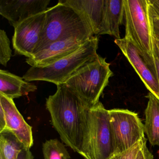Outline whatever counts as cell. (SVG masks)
<instances>
[{
	"label": "cell",
	"instance_id": "1",
	"mask_svg": "<svg viewBox=\"0 0 159 159\" xmlns=\"http://www.w3.org/2000/svg\"><path fill=\"white\" fill-rule=\"evenodd\" d=\"M57 86L55 93L46 99V108L62 141L80 154L91 107L65 84Z\"/></svg>",
	"mask_w": 159,
	"mask_h": 159
},
{
	"label": "cell",
	"instance_id": "2",
	"mask_svg": "<svg viewBox=\"0 0 159 159\" xmlns=\"http://www.w3.org/2000/svg\"><path fill=\"white\" fill-rule=\"evenodd\" d=\"M94 36L84 14L60 0L45 11L44 27L33 55L57 41L70 38L89 40Z\"/></svg>",
	"mask_w": 159,
	"mask_h": 159
},
{
	"label": "cell",
	"instance_id": "3",
	"mask_svg": "<svg viewBox=\"0 0 159 159\" xmlns=\"http://www.w3.org/2000/svg\"><path fill=\"white\" fill-rule=\"evenodd\" d=\"M98 36L86 42L81 47L70 55L47 66L31 67L23 78L27 82L44 81L57 85L65 84L85 64L98 56Z\"/></svg>",
	"mask_w": 159,
	"mask_h": 159
},
{
	"label": "cell",
	"instance_id": "4",
	"mask_svg": "<svg viewBox=\"0 0 159 159\" xmlns=\"http://www.w3.org/2000/svg\"><path fill=\"white\" fill-rule=\"evenodd\" d=\"M113 153L109 114L99 101L88 111L80 155L84 159H108Z\"/></svg>",
	"mask_w": 159,
	"mask_h": 159
},
{
	"label": "cell",
	"instance_id": "5",
	"mask_svg": "<svg viewBox=\"0 0 159 159\" xmlns=\"http://www.w3.org/2000/svg\"><path fill=\"white\" fill-rule=\"evenodd\" d=\"M106 58L98 56L85 64L65 84L90 107L96 105L113 73Z\"/></svg>",
	"mask_w": 159,
	"mask_h": 159
},
{
	"label": "cell",
	"instance_id": "6",
	"mask_svg": "<svg viewBox=\"0 0 159 159\" xmlns=\"http://www.w3.org/2000/svg\"><path fill=\"white\" fill-rule=\"evenodd\" d=\"M148 6V0H124L125 37L131 39L143 52L153 57Z\"/></svg>",
	"mask_w": 159,
	"mask_h": 159
},
{
	"label": "cell",
	"instance_id": "7",
	"mask_svg": "<svg viewBox=\"0 0 159 159\" xmlns=\"http://www.w3.org/2000/svg\"><path fill=\"white\" fill-rule=\"evenodd\" d=\"M108 111L112 154L129 149L145 137L144 125L137 113L123 109H113Z\"/></svg>",
	"mask_w": 159,
	"mask_h": 159
},
{
	"label": "cell",
	"instance_id": "8",
	"mask_svg": "<svg viewBox=\"0 0 159 159\" xmlns=\"http://www.w3.org/2000/svg\"><path fill=\"white\" fill-rule=\"evenodd\" d=\"M115 43L120 49L134 68L147 89L157 98L159 97V85L155 60L138 47L129 38L115 39Z\"/></svg>",
	"mask_w": 159,
	"mask_h": 159
},
{
	"label": "cell",
	"instance_id": "9",
	"mask_svg": "<svg viewBox=\"0 0 159 159\" xmlns=\"http://www.w3.org/2000/svg\"><path fill=\"white\" fill-rule=\"evenodd\" d=\"M45 11L31 16L14 27L12 39L15 52L27 58L33 56L44 27Z\"/></svg>",
	"mask_w": 159,
	"mask_h": 159
},
{
	"label": "cell",
	"instance_id": "10",
	"mask_svg": "<svg viewBox=\"0 0 159 159\" xmlns=\"http://www.w3.org/2000/svg\"><path fill=\"white\" fill-rule=\"evenodd\" d=\"M88 40L70 38L54 42L35 54L31 58H27L26 62L31 67L47 66L73 53Z\"/></svg>",
	"mask_w": 159,
	"mask_h": 159
},
{
	"label": "cell",
	"instance_id": "11",
	"mask_svg": "<svg viewBox=\"0 0 159 159\" xmlns=\"http://www.w3.org/2000/svg\"><path fill=\"white\" fill-rule=\"evenodd\" d=\"M50 0H0V14L14 27L33 16L45 12Z\"/></svg>",
	"mask_w": 159,
	"mask_h": 159
},
{
	"label": "cell",
	"instance_id": "12",
	"mask_svg": "<svg viewBox=\"0 0 159 159\" xmlns=\"http://www.w3.org/2000/svg\"><path fill=\"white\" fill-rule=\"evenodd\" d=\"M0 107L2 108L5 115L6 125L3 131L11 132L23 144L30 148L34 144L32 127L25 121L13 99L0 94Z\"/></svg>",
	"mask_w": 159,
	"mask_h": 159
},
{
	"label": "cell",
	"instance_id": "13",
	"mask_svg": "<svg viewBox=\"0 0 159 159\" xmlns=\"http://www.w3.org/2000/svg\"><path fill=\"white\" fill-rule=\"evenodd\" d=\"M84 14L95 36L102 35L106 0H64Z\"/></svg>",
	"mask_w": 159,
	"mask_h": 159
},
{
	"label": "cell",
	"instance_id": "14",
	"mask_svg": "<svg viewBox=\"0 0 159 159\" xmlns=\"http://www.w3.org/2000/svg\"><path fill=\"white\" fill-rule=\"evenodd\" d=\"M37 90L36 85L7 70H0V94L11 99L19 98Z\"/></svg>",
	"mask_w": 159,
	"mask_h": 159
},
{
	"label": "cell",
	"instance_id": "15",
	"mask_svg": "<svg viewBox=\"0 0 159 159\" xmlns=\"http://www.w3.org/2000/svg\"><path fill=\"white\" fill-rule=\"evenodd\" d=\"M124 18V0H106L102 35L120 39V26Z\"/></svg>",
	"mask_w": 159,
	"mask_h": 159
},
{
	"label": "cell",
	"instance_id": "16",
	"mask_svg": "<svg viewBox=\"0 0 159 159\" xmlns=\"http://www.w3.org/2000/svg\"><path fill=\"white\" fill-rule=\"evenodd\" d=\"M0 152L5 159H34L30 148L8 130L0 133Z\"/></svg>",
	"mask_w": 159,
	"mask_h": 159
},
{
	"label": "cell",
	"instance_id": "17",
	"mask_svg": "<svg viewBox=\"0 0 159 159\" xmlns=\"http://www.w3.org/2000/svg\"><path fill=\"white\" fill-rule=\"evenodd\" d=\"M146 97L144 132L151 145L159 146V99L150 92Z\"/></svg>",
	"mask_w": 159,
	"mask_h": 159
},
{
	"label": "cell",
	"instance_id": "18",
	"mask_svg": "<svg viewBox=\"0 0 159 159\" xmlns=\"http://www.w3.org/2000/svg\"><path fill=\"white\" fill-rule=\"evenodd\" d=\"M42 150L43 159H70L65 145L56 139L46 140Z\"/></svg>",
	"mask_w": 159,
	"mask_h": 159
},
{
	"label": "cell",
	"instance_id": "19",
	"mask_svg": "<svg viewBox=\"0 0 159 159\" xmlns=\"http://www.w3.org/2000/svg\"><path fill=\"white\" fill-rule=\"evenodd\" d=\"M12 56L10 41L4 30H0V64L6 66Z\"/></svg>",
	"mask_w": 159,
	"mask_h": 159
},
{
	"label": "cell",
	"instance_id": "20",
	"mask_svg": "<svg viewBox=\"0 0 159 159\" xmlns=\"http://www.w3.org/2000/svg\"><path fill=\"white\" fill-rule=\"evenodd\" d=\"M146 140L147 139L144 137L129 149L120 153L112 154L108 159H135L139 151L142 148Z\"/></svg>",
	"mask_w": 159,
	"mask_h": 159
},
{
	"label": "cell",
	"instance_id": "21",
	"mask_svg": "<svg viewBox=\"0 0 159 159\" xmlns=\"http://www.w3.org/2000/svg\"><path fill=\"white\" fill-rule=\"evenodd\" d=\"M148 15L152 36L159 39V17L155 14L149 3Z\"/></svg>",
	"mask_w": 159,
	"mask_h": 159
},
{
	"label": "cell",
	"instance_id": "22",
	"mask_svg": "<svg viewBox=\"0 0 159 159\" xmlns=\"http://www.w3.org/2000/svg\"><path fill=\"white\" fill-rule=\"evenodd\" d=\"M147 140L144 142L142 148L139 151L135 159H153L152 153L149 150L147 146Z\"/></svg>",
	"mask_w": 159,
	"mask_h": 159
},
{
	"label": "cell",
	"instance_id": "23",
	"mask_svg": "<svg viewBox=\"0 0 159 159\" xmlns=\"http://www.w3.org/2000/svg\"><path fill=\"white\" fill-rule=\"evenodd\" d=\"M153 57L155 60L156 65V70H157V77H158V83L159 85V53L158 49L155 44L153 43Z\"/></svg>",
	"mask_w": 159,
	"mask_h": 159
},
{
	"label": "cell",
	"instance_id": "24",
	"mask_svg": "<svg viewBox=\"0 0 159 159\" xmlns=\"http://www.w3.org/2000/svg\"><path fill=\"white\" fill-rule=\"evenodd\" d=\"M155 14L159 17V0H148Z\"/></svg>",
	"mask_w": 159,
	"mask_h": 159
},
{
	"label": "cell",
	"instance_id": "25",
	"mask_svg": "<svg viewBox=\"0 0 159 159\" xmlns=\"http://www.w3.org/2000/svg\"><path fill=\"white\" fill-rule=\"evenodd\" d=\"M6 125L5 115L2 108L0 107V133L3 131Z\"/></svg>",
	"mask_w": 159,
	"mask_h": 159
},
{
	"label": "cell",
	"instance_id": "26",
	"mask_svg": "<svg viewBox=\"0 0 159 159\" xmlns=\"http://www.w3.org/2000/svg\"><path fill=\"white\" fill-rule=\"evenodd\" d=\"M152 40H153V42L154 44H155L156 47H157L159 53V39L152 36Z\"/></svg>",
	"mask_w": 159,
	"mask_h": 159
},
{
	"label": "cell",
	"instance_id": "27",
	"mask_svg": "<svg viewBox=\"0 0 159 159\" xmlns=\"http://www.w3.org/2000/svg\"><path fill=\"white\" fill-rule=\"evenodd\" d=\"M0 159H5L2 152H0Z\"/></svg>",
	"mask_w": 159,
	"mask_h": 159
}]
</instances>
